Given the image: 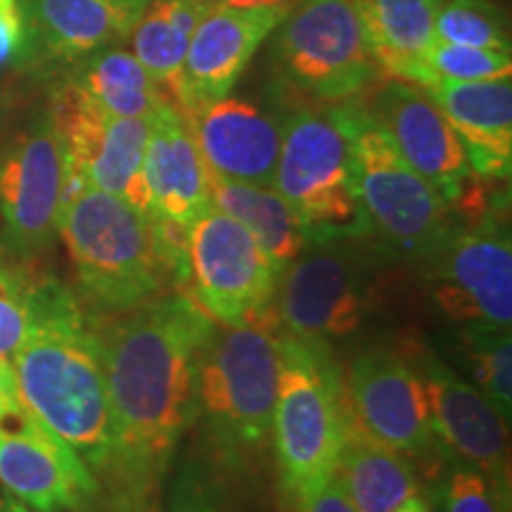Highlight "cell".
<instances>
[{
  "mask_svg": "<svg viewBox=\"0 0 512 512\" xmlns=\"http://www.w3.org/2000/svg\"><path fill=\"white\" fill-rule=\"evenodd\" d=\"M214 5H233V8H259V5H292L294 0H211Z\"/></svg>",
  "mask_w": 512,
  "mask_h": 512,
  "instance_id": "8d00e7d4",
  "label": "cell"
},
{
  "mask_svg": "<svg viewBox=\"0 0 512 512\" xmlns=\"http://www.w3.org/2000/svg\"><path fill=\"white\" fill-rule=\"evenodd\" d=\"M432 297L460 325L510 328L512 323V245L496 221L453 228L444 242L422 259Z\"/></svg>",
  "mask_w": 512,
  "mask_h": 512,
  "instance_id": "4fadbf2b",
  "label": "cell"
},
{
  "mask_svg": "<svg viewBox=\"0 0 512 512\" xmlns=\"http://www.w3.org/2000/svg\"><path fill=\"white\" fill-rule=\"evenodd\" d=\"M354 3L382 74L420 86L422 57L437 41L434 22L444 0H354Z\"/></svg>",
  "mask_w": 512,
  "mask_h": 512,
  "instance_id": "603a6c76",
  "label": "cell"
},
{
  "mask_svg": "<svg viewBox=\"0 0 512 512\" xmlns=\"http://www.w3.org/2000/svg\"><path fill=\"white\" fill-rule=\"evenodd\" d=\"M344 432L347 403L330 349L283 332L271 439L292 501L335 475Z\"/></svg>",
  "mask_w": 512,
  "mask_h": 512,
  "instance_id": "8992f818",
  "label": "cell"
},
{
  "mask_svg": "<svg viewBox=\"0 0 512 512\" xmlns=\"http://www.w3.org/2000/svg\"><path fill=\"white\" fill-rule=\"evenodd\" d=\"M17 5V0H0V12H8Z\"/></svg>",
  "mask_w": 512,
  "mask_h": 512,
  "instance_id": "b9f144b4",
  "label": "cell"
},
{
  "mask_svg": "<svg viewBox=\"0 0 512 512\" xmlns=\"http://www.w3.org/2000/svg\"><path fill=\"white\" fill-rule=\"evenodd\" d=\"M465 358L470 363L477 389L491 406L510 420L512 411V339L510 328L463 325Z\"/></svg>",
  "mask_w": 512,
  "mask_h": 512,
  "instance_id": "83f0119b",
  "label": "cell"
},
{
  "mask_svg": "<svg viewBox=\"0 0 512 512\" xmlns=\"http://www.w3.org/2000/svg\"><path fill=\"white\" fill-rule=\"evenodd\" d=\"M67 157L48 107L34 110L0 150V247L34 266L57 240Z\"/></svg>",
  "mask_w": 512,
  "mask_h": 512,
  "instance_id": "9c48e42d",
  "label": "cell"
},
{
  "mask_svg": "<svg viewBox=\"0 0 512 512\" xmlns=\"http://www.w3.org/2000/svg\"><path fill=\"white\" fill-rule=\"evenodd\" d=\"M335 477L356 512H394L418 496V475L408 458L363 434L349 415Z\"/></svg>",
  "mask_w": 512,
  "mask_h": 512,
  "instance_id": "cb8c5ba5",
  "label": "cell"
},
{
  "mask_svg": "<svg viewBox=\"0 0 512 512\" xmlns=\"http://www.w3.org/2000/svg\"><path fill=\"white\" fill-rule=\"evenodd\" d=\"M512 60L505 50L458 46V43L434 41L422 57L420 86L434 81H489L510 79Z\"/></svg>",
  "mask_w": 512,
  "mask_h": 512,
  "instance_id": "4dcf8cb0",
  "label": "cell"
},
{
  "mask_svg": "<svg viewBox=\"0 0 512 512\" xmlns=\"http://www.w3.org/2000/svg\"><path fill=\"white\" fill-rule=\"evenodd\" d=\"M342 387L349 420L370 439L403 456L432 451L437 437L418 368L392 351H368L351 363Z\"/></svg>",
  "mask_w": 512,
  "mask_h": 512,
  "instance_id": "9a60e30c",
  "label": "cell"
},
{
  "mask_svg": "<svg viewBox=\"0 0 512 512\" xmlns=\"http://www.w3.org/2000/svg\"><path fill=\"white\" fill-rule=\"evenodd\" d=\"M10 361L29 413L67 441L110 494L119 437L95 311L55 278H43L36 320Z\"/></svg>",
  "mask_w": 512,
  "mask_h": 512,
  "instance_id": "7a4b0ae2",
  "label": "cell"
},
{
  "mask_svg": "<svg viewBox=\"0 0 512 512\" xmlns=\"http://www.w3.org/2000/svg\"><path fill=\"white\" fill-rule=\"evenodd\" d=\"M22 406L24 403H22V396H19L12 361L10 358H0V422Z\"/></svg>",
  "mask_w": 512,
  "mask_h": 512,
  "instance_id": "d590c367",
  "label": "cell"
},
{
  "mask_svg": "<svg viewBox=\"0 0 512 512\" xmlns=\"http://www.w3.org/2000/svg\"><path fill=\"white\" fill-rule=\"evenodd\" d=\"M57 74L83 100L112 117L150 119L169 102L136 55L121 46L98 50Z\"/></svg>",
  "mask_w": 512,
  "mask_h": 512,
  "instance_id": "d4e9b609",
  "label": "cell"
},
{
  "mask_svg": "<svg viewBox=\"0 0 512 512\" xmlns=\"http://www.w3.org/2000/svg\"><path fill=\"white\" fill-rule=\"evenodd\" d=\"M294 505H297V512H356L335 475H332L323 486H318V489L297 498Z\"/></svg>",
  "mask_w": 512,
  "mask_h": 512,
  "instance_id": "836d02e7",
  "label": "cell"
},
{
  "mask_svg": "<svg viewBox=\"0 0 512 512\" xmlns=\"http://www.w3.org/2000/svg\"><path fill=\"white\" fill-rule=\"evenodd\" d=\"M266 41L273 79L306 100H354L382 76L354 0H294Z\"/></svg>",
  "mask_w": 512,
  "mask_h": 512,
  "instance_id": "52a82bcc",
  "label": "cell"
},
{
  "mask_svg": "<svg viewBox=\"0 0 512 512\" xmlns=\"http://www.w3.org/2000/svg\"><path fill=\"white\" fill-rule=\"evenodd\" d=\"M0 484L38 512H95L105 505L91 467L27 406L0 422Z\"/></svg>",
  "mask_w": 512,
  "mask_h": 512,
  "instance_id": "5bb4252c",
  "label": "cell"
},
{
  "mask_svg": "<svg viewBox=\"0 0 512 512\" xmlns=\"http://www.w3.org/2000/svg\"><path fill=\"white\" fill-rule=\"evenodd\" d=\"M19 67L55 69L131 38L138 17L117 0H17Z\"/></svg>",
  "mask_w": 512,
  "mask_h": 512,
  "instance_id": "ac0fdd59",
  "label": "cell"
},
{
  "mask_svg": "<svg viewBox=\"0 0 512 512\" xmlns=\"http://www.w3.org/2000/svg\"><path fill=\"white\" fill-rule=\"evenodd\" d=\"M166 512H247L238 501L228 494L214 479L200 467H183L181 475L171 484Z\"/></svg>",
  "mask_w": 512,
  "mask_h": 512,
  "instance_id": "1f68e13d",
  "label": "cell"
},
{
  "mask_svg": "<svg viewBox=\"0 0 512 512\" xmlns=\"http://www.w3.org/2000/svg\"><path fill=\"white\" fill-rule=\"evenodd\" d=\"M280 337L275 311L216 323L197 373V418L216 453L238 467L259 458L271 441L278 394Z\"/></svg>",
  "mask_w": 512,
  "mask_h": 512,
  "instance_id": "277c9868",
  "label": "cell"
},
{
  "mask_svg": "<svg viewBox=\"0 0 512 512\" xmlns=\"http://www.w3.org/2000/svg\"><path fill=\"white\" fill-rule=\"evenodd\" d=\"M57 235L74 266L79 299L95 313L112 316L152 302L169 278L188 283V230L112 192L67 183Z\"/></svg>",
  "mask_w": 512,
  "mask_h": 512,
  "instance_id": "3957f363",
  "label": "cell"
},
{
  "mask_svg": "<svg viewBox=\"0 0 512 512\" xmlns=\"http://www.w3.org/2000/svg\"><path fill=\"white\" fill-rule=\"evenodd\" d=\"M46 275L31 264H19L0 247V358H12L29 335L38 313V297Z\"/></svg>",
  "mask_w": 512,
  "mask_h": 512,
  "instance_id": "f1b7e54d",
  "label": "cell"
},
{
  "mask_svg": "<svg viewBox=\"0 0 512 512\" xmlns=\"http://www.w3.org/2000/svg\"><path fill=\"white\" fill-rule=\"evenodd\" d=\"M211 8V0H150L131 31V53L169 102L176 100L190 38Z\"/></svg>",
  "mask_w": 512,
  "mask_h": 512,
  "instance_id": "4316f807",
  "label": "cell"
},
{
  "mask_svg": "<svg viewBox=\"0 0 512 512\" xmlns=\"http://www.w3.org/2000/svg\"><path fill=\"white\" fill-rule=\"evenodd\" d=\"M183 117L211 174L273 185L285 117L259 102L230 95Z\"/></svg>",
  "mask_w": 512,
  "mask_h": 512,
  "instance_id": "ffe728a7",
  "label": "cell"
},
{
  "mask_svg": "<svg viewBox=\"0 0 512 512\" xmlns=\"http://www.w3.org/2000/svg\"><path fill=\"white\" fill-rule=\"evenodd\" d=\"M280 271L252 233L211 204L188 228L192 299L216 323H240L273 309Z\"/></svg>",
  "mask_w": 512,
  "mask_h": 512,
  "instance_id": "8fae6325",
  "label": "cell"
},
{
  "mask_svg": "<svg viewBox=\"0 0 512 512\" xmlns=\"http://www.w3.org/2000/svg\"><path fill=\"white\" fill-rule=\"evenodd\" d=\"M370 294V266L351 240L306 245L280 273L275 320L285 335L330 349L366 323Z\"/></svg>",
  "mask_w": 512,
  "mask_h": 512,
  "instance_id": "30bf717a",
  "label": "cell"
},
{
  "mask_svg": "<svg viewBox=\"0 0 512 512\" xmlns=\"http://www.w3.org/2000/svg\"><path fill=\"white\" fill-rule=\"evenodd\" d=\"M394 512H430V510H427V503L422 501L420 496H413V498H408L406 503H401Z\"/></svg>",
  "mask_w": 512,
  "mask_h": 512,
  "instance_id": "74e56055",
  "label": "cell"
},
{
  "mask_svg": "<svg viewBox=\"0 0 512 512\" xmlns=\"http://www.w3.org/2000/svg\"><path fill=\"white\" fill-rule=\"evenodd\" d=\"M112 512H150V505H145V503H124V505H117V508H112Z\"/></svg>",
  "mask_w": 512,
  "mask_h": 512,
  "instance_id": "60d3db41",
  "label": "cell"
},
{
  "mask_svg": "<svg viewBox=\"0 0 512 512\" xmlns=\"http://www.w3.org/2000/svg\"><path fill=\"white\" fill-rule=\"evenodd\" d=\"M434 36L458 46L510 53L508 19L494 0H444L434 22Z\"/></svg>",
  "mask_w": 512,
  "mask_h": 512,
  "instance_id": "f546056e",
  "label": "cell"
},
{
  "mask_svg": "<svg viewBox=\"0 0 512 512\" xmlns=\"http://www.w3.org/2000/svg\"><path fill=\"white\" fill-rule=\"evenodd\" d=\"M368 110L403 162L434 185L451 207L465 200L475 171L458 133L425 88L389 76L373 93Z\"/></svg>",
  "mask_w": 512,
  "mask_h": 512,
  "instance_id": "2e32d148",
  "label": "cell"
},
{
  "mask_svg": "<svg viewBox=\"0 0 512 512\" xmlns=\"http://www.w3.org/2000/svg\"><path fill=\"white\" fill-rule=\"evenodd\" d=\"M290 8L292 5H214L197 24L178 76L174 105L181 114L230 95L256 50L264 46Z\"/></svg>",
  "mask_w": 512,
  "mask_h": 512,
  "instance_id": "e0dca14e",
  "label": "cell"
},
{
  "mask_svg": "<svg viewBox=\"0 0 512 512\" xmlns=\"http://www.w3.org/2000/svg\"><path fill=\"white\" fill-rule=\"evenodd\" d=\"M143 169L157 219L188 230L211 207L207 164L174 102H164L150 117Z\"/></svg>",
  "mask_w": 512,
  "mask_h": 512,
  "instance_id": "44dd1931",
  "label": "cell"
},
{
  "mask_svg": "<svg viewBox=\"0 0 512 512\" xmlns=\"http://www.w3.org/2000/svg\"><path fill=\"white\" fill-rule=\"evenodd\" d=\"M425 91L458 133L472 171L508 178L512 169L510 79L434 81Z\"/></svg>",
  "mask_w": 512,
  "mask_h": 512,
  "instance_id": "7402d4cb",
  "label": "cell"
},
{
  "mask_svg": "<svg viewBox=\"0 0 512 512\" xmlns=\"http://www.w3.org/2000/svg\"><path fill=\"white\" fill-rule=\"evenodd\" d=\"M48 110L67 157V183L112 192L145 214H152L143 169L150 119L112 117L100 112L62 81L53 88Z\"/></svg>",
  "mask_w": 512,
  "mask_h": 512,
  "instance_id": "7c38bea8",
  "label": "cell"
},
{
  "mask_svg": "<svg viewBox=\"0 0 512 512\" xmlns=\"http://www.w3.org/2000/svg\"><path fill=\"white\" fill-rule=\"evenodd\" d=\"M273 188L297 214L306 245L368 238L349 100L287 114Z\"/></svg>",
  "mask_w": 512,
  "mask_h": 512,
  "instance_id": "5b68a950",
  "label": "cell"
},
{
  "mask_svg": "<svg viewBox=\"0 0 512 512\" xmlns=\"http://www.w3.org/2000/svg\"><path fill=\"white\" fill-rule=\"evenodd\" d=\"M508 505V491L470 465L453 470L444 486V512H508Z\"/></svg>",
  "mask_w": 512,
  "mask_h": 512,
  "instance_id": "d6a6232c",
  "label": "cell"
},
{
  "mask_svg": "<svg viewBox=\"0 0 512 512\" xmlns=\"http://www.w3.org/2000/svg\"><path fill=\"white\" fill-rule=\"evenodd\" d=\"M418 373L430 401L434 437L444 441L465 465L484 472L510 494L508 420L475 384L463 380L439 358H422Z\"/></svg>",
  "mask_w": 512,
  "mask_h": 512,
  "instance_id": "d6986e66",
  "label": "cell"
},
{
  "mask_svg": "<svg viewBox=\"0 0 512 512\" xmlns=\"http://www.w3.org/2000/svg\"><path fill=\"white\" fill-rule=\"evenodd\" d=\"M358 195L370 235L387 252L422 261L456 228L444 197L403 162L384 128L361 102L349 100Z\"/></svg>",
  "mask_w": 512,
  "mask_h": 512,
  "instance_id": "ba28073f",
  "label": "cell"
},
{
  "mask_svg": "<svg viewBox=\"0 0 512 512\" xmlns=\"http://www.w3.org/2000/svg\"><path fill=\"white\" fill-rule=\"evenodd\" d=\"M207 178L211 204L240 221L271 256L275 268L283 273L306 247L302 223L290 204L278 195L273 185L230 181L211 171Z\"/></svg>",
  "mask_w": 512,
  "mask_h": 512,
  "instance_id": "484cf974",
  "label": "cell"
},
{
  "mask_svg": "<svg viewBox=\"0 0 512 512\" xmlns=\"http://www.w3.org/2000/svg\"><path fill=\"white\" fill-rule=\"evenodd\" d=\"M117 3L124 5L128 12H133V15L140 19V15H143V10H145V5L150 3V0H117Z\"/></svg>",
  "mask_w": 512,
  "mask_h": 512,
  "instance_id": "ab89813d",
  "label": "cell"
},
{
  "mask_svg": "<svg viewBox=\"0 0 512 512\" xmlns=\"http://www.w3.org/2000/svg\"><path fill=\"white\" fill-rule=\"evenodd\" d=\"M22 46V22H19L17 5L8 12H0V64L17 60Z\"/></svg>",
  "mask_w": 512,
  "mask_h": 512,
  "instance_id": "e575fe53",
  "label": "cell"
},
{
  "mask_svg": "<svg viewBox=\"0 0 512 512\" xmlns=\"http://www.w3.org/2000/svg\"><path fill=\"white\" fill-rule=\"evenodd\" d=\"M0 512H38V510H31L29 505L15 501V498H0Z\"/></svg>",
  "mask_w": 512,
  "mask_h": 512,
  "instance_id": "f35d334b",
  "label": "cell"
},
{
  "mask_svg": "<svg viewBox=\"0 0 512 512\" xmlns=\"http://www.w3.org/2000/svg\"><path fill=\"white\" fill-rule=\"evenodd\" d=\"M119 437L107 508L150 505V491L197 420V373L216 320L188 292L124 313H95Z\"/></svg>",
  "mask_w": 512,
  "mask_h": 512,
  "instance_id": "6da1fadb",
  "label": "cell"
}]
</instances>
